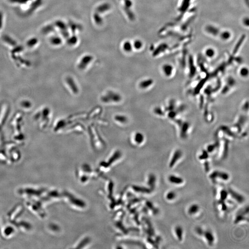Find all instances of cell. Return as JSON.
<instances>
[{"label": "cell", "instance_id": "1", "mask_svg": "<svg viewBox=\"0 0 249 249\" xmlns=\"http://www.w3.org/2000/svg\"><path fill=\"white\" fill-rule=\"evenodd\" d=\"M122 97L120 94L113 92H108L106 95L102 97V100L104 103H108L110 102H115L117 103L120 102L122 100Z\"/></svg>", "mask_w": 249, "mask_h": 249}, {"label": "cell", "instance_id": "2", "mask_svg": "<svg viewBox=\"0 0 249 249\" xmlns=\"http://www.w3.org/2000/svg\"><path fill=\"white\" fill-rule=\"evenodd\" d=\"M229 174L226 172H223L214 171L212 172L209 176V178L212 179H215L217 178H220L224 181H226L229 178Z\"/></svg>", "mask_w": 249, "mask_h": 249}, {"label": "cell", "instance_id": "3", "mask_svg": "<svg viewBox=\"0 0 249 249\" xmlns=\"http://www.w3.org/2000/svg\"><path fill=\"white\" fill-rule=\"evenodd\" d=\"M228 192V194L230 195L233 199H234L236 202L239 203H243L245 200V198L243 196L238 193L237 192L234 191L231 188L228 189L227 190Z\"/></svg>", "mask_w": 249, "mask_h": 249}, {"label": "cell", "instance_id": "4", "mask_svg": "<svg viewBox=\"0 0 249 249\" xmlns=\"http://www.w3.org/2000/svg\"><path fill=\"white\" fill-rule=\"evenodd\" d=\"M92 60L93 57L92 56L87 55V56H84L80 60V62L78 65V68L80 70L85 69L86 68L87 66L91 63V62L92 61Z\"/></svg>", "mask_w": 249, "mask_h": 249}, {"label": "cell", "instance_id": "5", "mask_svg": "<svg viewBox=\"0 0 249 249\" xmlns=\"http://www.w3.org/2000/svg\"><path fill=\"white\" fill-rule=\"evenodd\" d=\"M182 153L180 150H177V151L175 152L173 155H172V158L171 159L170 161V164H169V166L170 168L173 167L176 165L178 160L182 157Z\"/></svg>", "mask_w": 249, "mask_h": 249}, {"label": "cell", "instance_id": "6", "mask_svg": "<svg viewBox=\"0 0 249 249\" xmlns=\"http://www.w3.org/2000/svg\"><path fill=\"white\" fill-rule=\"evenodd\" d=\"M67 81L68 84L69 85L70 88L74 94H78L79 90L77 84L75 83L73 78L68 77L67 78Z\"/></svg>", "mask_w": 249, "mask_h": 249}, {"label": "cell", "instance_id": "7", "mask_svg": "<svg viewBox=\"0 0 249 249\" xmlns=\"http://www.w3.org/2000/svg\"><path fill=\"white\" fill-rule=\"evenodd\" d=\"M203 236H204L205 239L207 241L209 245H211L213 244L215 238H214L213 234L211 232L209 231H204Z\"/></svg>", "mask_w": 249, "mask_h": 249}, {"label": "cell", "instance_id": "8", "mask_svg": "<svg viewBox=\"0 0 249 249\" xmlns=\"http://www.w3.org/2000/svg\"><path fill=\"white\" fill-rule=\"evenodd\" d=\"M169 182L171 183L176 184H180L183 183L184 180L182 178L174 175H171L169 177Z\"/></svg>", "mask_w": 249, "mask_h": 249}, {"label": "cell", "instance_id": "9", "mask_svg": "<svg viewBox=\"0 0 249 249\" xmlns=\"http://www.w3.org/2000/svg\"><path fill=\"white\" fill-rule=\"evenodd\" d=\"M175 232L177 237L179 241H182L183 239V229L182 227L179 226H176L175 228Z\"/></svg>", "mask_w": 249, "mask_h": 249}, {"label": "cell", "instance_id": "10", "mask_svg": "<svg viewBox=\"0 0 249 249\" xmlns=\"http://www.w3.org/2000/svg\"><path fill=\"white\" fill-rule=\"evenodd\" d=\"M152 83V80L151 79H148V80L142 81L140 83L139 86H140V88L141 89H145L149 87V86H150Z\"/></svg>", "mask_w": 249, "mask_h": 249}, {"label": "cell", "instance_id": "11", "mask_svg": "<svg viewBox=\"0 0 249 249\" xmlns=\"http://www.w3.org/2000/svg\"><path fill=\"white\" fill-rule=\"evenodd\" d=\"M163 70L166 76H170L172 73L173 68L170 64H165L163 66Z\"/></svg>", "mask_w": 249, "mask_h": 249}, {"label": "cell", "instance_id": "12", "mask_svg": "<svg viewBox=\"0 0 249 249\" xmlns=\"http://www.w3.org/2000/svg\"><path fill=\"white\" fill-rule=\"evenodd\" d=\"M199 210V207L197 204H192L189 208L188 209V213L190 215L196 214L197 213Z\"/></svg>", "mask_w": 249, "mask_h": 249}, {"label": "cell", "instance_id": "13", "mask_svg": "<svg viewBox=\"0 0 249 249\" xmlns=\"http://www.w3.org/2000/svg\"><path fill=\"white\" fill-rule=\"evenodd\" d=\"M206 30L208 33L214 36H216L219 33L218 29L212 26H207Z\"/></svg>", "mask_w": 249, "mask_h": 249}, {"label": "cell", "instance_id": "14", "mask_svg": "<svg viewBox=\"0 0 249 249\" xmlns=\"http://www.w3.org/2000/svg\"><path fill=\"white\" fill-rule=\"evenodd\" d=\"M110 8V5L108 4H104L98 7L97 9V13H103L108 11Z\"/></svg>", "mask_w": 249, "mask_h": 249}, {"label": "cell", "instance_id": "15", "mask_svg": "<svg viewBox=\"0 0 249 249\" xmlns=\"http://www.w3.org/2000/svg\"><path fill=\"white\" fill-rule=\"evenodd\" d=\"M115 119L116 121L121 123H126L128 122L127 117L122 115H117L115 116Z\"/></svg>", "mask_w": 249, "mask_h": 249}, {"label": "cell", "instance_id": "16", "mask_svg": "<svg viewBox=\"0 0 249 249\" xmlns=\"http://www.w3.org/2000/svg\"><path fill=\"white\" fill-rule=\"evenodd\" d=\"M246 219L248 220V219H246V217L244 216V214H243L240 212L236 216L234 222L235 224H238L241 221L246 220Z\"/></svg>", "mask_w": 249, "mask_h": 249}, {"label": "cell", "instance_id": "17", "mask_svg": "<svg viewBox=\"0 0 249 249\" xmlns=\"http://www.w3.org/2000/svg\"><path fill=\"white\" fill-rule=\"evenodd\" d=\"M228 195V192L227 190H222L220 192V202H225V201L227 199Z\"/></svg>", "mask_w": 249, "mask_h": 249}, {"label": "cell", "instance_id": "18", "mask_svg": "<svg viewBox=\"0 0 249 249\" xmlns=\"http://www.w3.org/2000/svg\"><path fill=\"white\" fill-rule=\"evenodd\" d=\"M134 139L136 142L140 144L144 141V136L141 133H136L135 135Z\"/></svg>", "mask_w": 249, "mask_h": 249}, {"label": "cell", "instance_id": "19", "mask_svg": "<svg viewBox=\"0 0 249 249\" xmlns=\"http://www.w3.org/2000/svg\"><path fill=\"white\" fill-rule=\"evenodd\" d=\"M176 197V194L173 191H170L168 192L166 196V199L169 201H172L174 200Z\"/></svg>", "mask_w": 249, "mask_h": 249}, {"label": "cell", "instance_id": "20", "mask_svg": "<svg viewBox=\"0 0 249 249\" xmlns=\"http://www.w3.org/2000/svg\"><path fill=\"white\" fill-rule=\"evenodd\" d=\"M123 49L124 51L130 52L132 51V45L129 42H126L124 44Z\"/></svg>", "mask_w": 249, "mask_h": 249}, {"label": "cell", "instance_id": "21", "mask_svg": "<svg viewBox=\"0 0 249 249\" xmlns=\"http://www.w3.org/2000/svg\"><path fill=\"white\" fill-rule=\"evenodd\" d=\"M205 55L208 58H212L215 55V51L212 48H208L205 51Z\"/></svg>", "mask_w": 249, "mask_h": 249}, {"label": "cell", "instance_id": "22", "mask_svg": "<svg viewBox=\"0 0 249 249\" xmlns=\"http://www.w3.org/2000/svg\"><path fill=\"white\" fill-rule=\"evenodd\" d=\"M220 37L223 40H227L229 39L230 37H231V34L228 32L225 31V32H224L220 34Z\"/></svg>", "mask_w": 249, "mask_h": 249}, {"label": "cell", "instance_id": "23", "mask_svg": "<svg viewBox=\"0 0 249 249\" xmlns=\"http://www.w3.org/2000/svg\"><path fill=\"white\" fill-rule=\"evenodd\" d=\"M208 158V152L204 151L202 152V154L199 155V159L200 160H204L207 159Z\"/></svg>", "mask_w": 249, "mask_h": 249}, {"label": "cell", "instance_id": "24", "mask_svg": "<svg viewBox=\"0 0 249 249\" xmlns=\"http://www.w3.org/2000/svg\"><path fill=\"white\" fill-rule=\"evenodd\" d=\"M134 46L136 50L140 49L142 46V42L140 40H136L134 43Z\"/></svg>", "mask_w": 249, "mask_h": 249}, {"label": "cell", "instance_id": "25", "mask_svg": "<svg viewBox=\"0 0 249 249\" xmlns=\"http://www.w3.org/2000/svg\"><path fill=\"white\" fill-rule=\"evenodd\" d=\"M240 74L242 77H246L248 74V70L247 68H241L240 71Z\"/></svg>", "mask_w": 249, "mask_h": 249}, {"label": "cell", "instance_id": "26", "mask_svg": "<svg viewBox=\"0 0 249 249\" xmlns=\"http://www.w3.org/2000/svg\"><path fill=\"white\" fill-rule=\"evenodd\" d=\"M96 14H94V19H95V22L97 24H98V25H99V24H100L101 25V23H102V19H101V18H100L98 14L97 13H96Z\"/></svg>", "mask_w": 249, "mask_h": 249}, {"label": "cell", "instance_id": "27", "mask_svg": "<svg viewBox=\"0 0 249 249\" xmlns=\"http://www.w3.org/2000/svg\"><path fill=\"white\" fill-rule=\"evenodd\" d=\"M195 231L198 235L200 236H203L204 233V231L202 230V228L200 227H197L195 229Z\"/></svg>", "mask_w": 249, "mask_h": 249}, {"label": "cell", "instance_id": "28", "mask_svg": "<svg viewBox=\"0 0 249 249\" xmlns=\"http://www.w3.org/2000/svg\"><path fill=\"white\" fill-rule=\"evenodd\" d=\"M52 43L54 44L58 45L62 43V40L59 38H53L52 39Z\"/></svg>", "mask_w": 249, "mask_h": 249}, {"label": "cell", "instance_id": "29", "mask_svg": "<svg viewBox=\"0 0 249 249\" xmlns=\"http://www.w3.org/2000/svg\"><path fill=\"white\" fill-rule=\"evenodd\" d=\"M56 24H57V26L60 27V29H62V30H66V25H65V24L63 23V22H61V21H59V22H57Z\"/></svg>", "mask_w": 249, "mask_h": 249}, {"label": "cell", "instance_id": "30", "mask_svg": "<svg viewBox=\"0 0 249 249\" xmlns=\"http://www.w3.org/2000/svg\"><path fill=\"white\" fill-rule=\"evenodd\" d=\"M77 41V38L76 37H73L69 39V43L70 44H76Z\"/></svg>", "mask_w": 249, "mask_h": 249}, {"label": "cell", "instance_id": "31", "mask_svg": "<svg viewBox=\"0 0 249 249\" xmlns=\"http://www.w3.org/2000/svg\"><path fill=\"white\" fill-rule=\"evenodd\" d=\"M244 39V37H242L241 38H240L239 39V42L238 43V44L236 45V47L235 48V50H238L239 49V47H240V45H241V43H243V42Z\"/></svg>", "mask_w": 249, "mask_h": 249}, {"label": "cell", "instance_id": "32", "mask_svg": "<svg viewBox=\"0 0 249 249\" xmlns=\"http://www.w3.org/2000/svg\"><path fill=\"white\" fill-rule=\"evenodd\" d=\"M221 204V209L223 211H226L227 209V205L226 204L225 202H220Z\"/></svg>", "mask_w": 249, "mask_h": 249}, {"label": "cell", "instance_id": "33", "mask_svg": "<svg viewBox=\"0 0 249 249\" xmlns=\"http://www.w3.org/2000/svg\"><path fill=\"white\" fill-rule=\"evenodd\" d=\"M204 166L205 171H206V172H208L209 171V170H210V168H209V163L208 162V161H205V163H204Z\"/></svg>", "mask_w": 249, "mask_h": 249}, {"label": "cell", "instance_id": "34", "mask_svg": "<svg viewBox=\"0 0 249 249\" xmlns=\"http://www.w3.org/2000/svg\"><path fill=\"white\" fill-rule=\"evenodd\" d=\"M216 147L214 145H212V146H209L208 147L207 150L208 152H212L214 150V148Z\"/></svg>", "mask_w": 249, "mask_h": 249}, {"label": "cell", "instance_id": "35", "mask_svg": "<svg viewBox=\"0 0 249 249\" xmlns=\"http://www.w3.org/2000/svg\"><path fill=\"white\" fill-rule=\"evenodd\" d=\"M244 25L248 26V24H249V19H248V18H245L244 20Z\"/></svg>", "mask_w": 249, "mask_h": 249}]
</instances>
